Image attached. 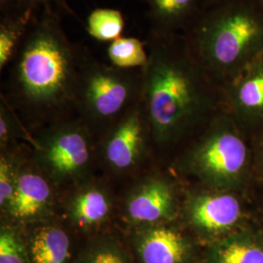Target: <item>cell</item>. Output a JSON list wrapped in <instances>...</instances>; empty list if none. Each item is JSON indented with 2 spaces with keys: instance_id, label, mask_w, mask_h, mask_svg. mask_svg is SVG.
<instances>
[{
  "instance_id": "cell-1",
  "label": "cell",
  "mask_w": 263,
  "mask_h": 263,
  "mask_svg": "<svg viewBox=\"0 0 263 263\" xmlns=\"http://www.w3.org/2000/svg\"><path fill=\"white\" fill-rule=\"evenodd\" d=\"M148 63L142 68L141 98L151 133L159 143L178 140L223 109L216 83L188 46L183 34L149 32Z\"/></svg>"
},
{
  "instance_id": "cell-2",
  "label": "cell",
  "mask_w": 263,
  "mask_h": 263,
  "mask_svg": "<svg viewBox=\"0 0 263 263\" xmlns=\"http://www.w3.org/2000/svg\"><path fill=\"white\" fill-rule=\"evenodd\" d=\"M83 50V45L68 37L63 16L48 8L39 10L8 66L12 101L33 116L53 115L76 106Z\"/></svg>"
},
{
  "instance_id": "cell-3",
  "label": "cell",
  "mask_w": 263,
  "mask_h": 263,
  "mask_svg": "<svg viewBox=\"0 0 263 263\" xmlns=\"http://www.w3.org/2000/svg\"><path fill=\"white\" fill-rule=\"evenodd\" d=\"M183 36L222 88L263 55V0H210Z\"/></svg>"
},
{
  "instance_id": "cell-4",
  "label": "cell",
  "mask_w": 263,
  "mask_h": 263,
  "mask_svg": "<svg viewBox=\"0 0 263 263\" xmlns=\"http://www.w3.org/2000/svg\"><path fill=\"white\" fill-rule=\"evenodd\" d=\"M142 80V69H121L104 64L84 47L76 106L89 122L114 123L141 99Z\"/></svg>"
},
{
  "instance_id": "cell-5",
  "label": "cell",
  "mask_w": 263,
  "mask_h": 263,
  "mask_svg": "<svg viewBox=\"0 0 263 263\" xmlns=\"http://www.w3.org/2000/svg\"><path fill=\"white\" fill-rule=\"evenodd\" d=\"M249 162L240 126L224 109L208 123L205 135L187 157L192 174L209 186L224 191L243 181Z\"/></svg>"
},
{
  "instance_id": "cell-6",
  "label": "cell",
  "mask_w": 263,
  "mask_h": 263,
  "mask_svg": "<svg viewBox=\"0 0 263 263\" xmlns=\"http://www.w3.org/2000/svg\"><path fill=\"white\" fill-rule=\"evenodd\" d=\"M39 146L38 161L57 181L78 177L88 167L91 149L81 121H63L52 128Z\"/></svg>"
},
{
  "instance_id": "cell-7",
  "label": "cell",
  "mask_w": 263,
  "mask_h": 263,
  "mask_svg": "<svg viewBox=\"0 0 263 263\" xmlns=\"http://www.w3.org/2000/svg\"><path fill=\"white\" fill-rule=\"evenodd\" d=\"M184 216L198 235L217 240L235 231L243 218V208L240 200L228 191H206L187 198Z\"/></svg>"
},
{
  "instance_id": "cell-8",
  "label": "cell",
  "mask_w": 263,
  "mask_h": 263,
  "mask_svg": "<svg viewBox=\"0 0 263 263\" xmlns=\"http://www.w3.org/2000/svg\"><path fill=\"white\" fill-rule=\"evenodd\" d=\"M113 124L104 144V159L112 169H131L141 159L151 132L142 98Z\"/></svg>"
},
{
  "instance_id": "cell-9",
  "label": "cell",
  "mask_w": 263,
  "mask_h": 263,
  "mask_svg": "<svg viewBox=\"0 0 263 263\" xmlns=\"http://www.w3.org/2000/svg\"><path fill=\"white\" fill-rule=\"evenodd\" d=\"M124 212L127 220L139 227L168 223L178 213L175 188L160 177L144 179L128 194Z\"/></svg>"
},
{
  "instance_id": "cell-10",
  "label": "cell",
  "mask_w": 263,
  "mask_h": 263,
  "mask_svg": "<svg viewBox=\"0 0 263 263\" xmlns=\"http://www.w3.org/2000/svg\"><path fill=\"white\" fill-rule=\"evenodd\" d=\"M223 109L239 126L263 127V55L222 87Z\"/></svg>"
},
{
  "instance_id": "cell-11",
  "label": "cell",
  "mask_w": 263,
  "mask_h": 263,
  "mask_svg": "<svg viewBox=\"0 0 263 263\" xmlns=\"http://www.w3.org/2000/svg\"><path fill=\"white\" fill-rule=\"evenodd\" d=\"M133 245L141 263H187L192 254L187 238L167 223L141 226Z\"/></svg>"
},
{
  "instance_id": "cell-12",
  "label": "cell",
  "mask_w": 263,
  "mask_h": 263,
  "mask_svg": "<svg viewBox=\"0 0 263 263\" xmlns=\"http://www.w3.org/2000/svg\"><path fill=\"white\" fill-rule=\"evenodd\" d=\"M53 205V190L47 179L31 170L19 171L13 198L4 211L20 223H29L42 218Z\"/></svg>"
},
{
  "instance_id": "cell-13",
  "label": "cell",
  "mask_w": 263,
  "mask_h": 263,
  "mask_svg": "<svg viewBox=\"0 0 263 263\" xmlns=\"http://www.w3.org/2000/svg\"><path fill=\"white\" fill-rule=\"evenodd\" d=\"M147 7L151 30L158 34H184L210 0H140Z\"/></svg>"
},
{
  "instance_id": "cell-14",
  "label": "cell",
  "mask_w": 263,
  "mask_h": 263,
  "mask_svg": "<svg viewBox=\"0 0 263 263\" xmlns=\"http://www.w3.org/2000/svg\"><path fill=\"white\" fill-rule=\"evenodd\" d=\"M25 238L29 263H70L71 240L63 227L42 223Z\"/></svg>"
},
{
  "instance_id": "cell-15",
  "label": "cell",
  "mask_w": 263,
  "mask_h": 263,
  "mask_svg": "<svg viewBox=\"0 0 263 263\" xmlns=\"http://www.w3.org/2000/svg\"><path fill=\"white\" fill-rule=\"evenodd\" d=\"M111 212V201L104 188L88 185L70 197L66 214L69 221L81 230H91L106 221Z\"/></svg>"
},
{
  "instance_id": "cell-16",
  "label": "cell",
  "mask_w": 263,
  "mask_h": 263,
  "mask_svg": "<svg viewBox=\"0 0 263 263\" xmlns=\"http://www.w3.org/2000/svg\"><path fill=\"white\" fill-rule=\"evenodd\" d=\"M205 263H263V239L249 231H234L214 241Z\"/></svg>"
},
{
  "instance_id": "cell-17",
  "label": "cell",
  "mask_w": 263,
  "mask_h": 263,
  "mask_svg": "<svg viewBox=\"0 0 263 263\" xmlns=\"http://www.w3.org/2000/svg\"><path fill=\"white\" fill-rule=\"evenodd\" d=\"M37 13V12H36ZM34 12L0 17V71L11 65L28 33Z\"/></svg>"
},
{
  "instance_id": "cell-18",
  "label": "cell",
  "mask_w": 263,
  "mask_h": 263,
  "mask_svg": "<svg viewBox=\"0 0 263 263\" xmlns=\"http://www.w3.org/2000/svg\"><path fill=\"white\" fill-rule=\"evenodd\" d=\"M106 54L110 65L121 69H142L149 59L146 42L136 37L121 36L114 40Z\"/></svg>"
},
{
  "instance_id": "cell-19",
  "label": "cell",
  "mask_w": 263,
  "mask_h": 263,
  "mask_svg": "<svg viewBox=\"0 0 263 263\" xmlns=\"http://www.w3.org/2000/svg\"><path fill=\"white\" fill-rule=\"evenodd\" d=\"M125 20L121 11L112 8H97L87 17L85 28L95 40L112 42L121 37Z\"/></svg>"
},
{
  "instance_id": "cell-20",
  "label": "cell",
  "mask_w": 263,
  "mask_h": 263,
  "mask_svg": "<svg viewBox=\"0 0 263 263\" xmlns=\"http://www.w3.org/2000/svg\"><path fill=\"white\" fill-rule=\"evenodd\" d=\"M74 263H133V260L117 240L104 236L87 245Z\"/></svg>"
},
{
  "instance_id": "cell-21",
  "label": "cell",
  "mask_w": 263,
  "mask_h": 263,
  "mask_svg": "<svg viewBox=\"0 0 263 263\" xmlns=\"http://www.w3.org/2000/svg\"><path fill=\"white\" fill-rule=\"evenodd\" d=\"M0 263H29L26 238L15 226H1Z\"/></svg>"
},
{
  "instance_id": "cell-22",
  "label": "cell",
  "mask_w": 263,
  "mask_h": 263,
  "mask_svg": "<svg viewBox=\"0 0 263 263\" xmlns=\"http://www.w3.org/2000/svg\"><path fill=\"white\" fill-rule=\"evenodd\" d=\"M20 170L12 158L2 155L0 159V207L4 212L8 207L15 189Z\"/></svg>"
},
{
  "instance_id": "cell-23",
  "label": "cell",
  "mask_w": 263,
  "mask_h": 263,
  "mask_svg": "<svg viewBox=\"0 0 263 263\" xmlns=\"http://www.w3.org/2000/svg\"><path fill=\"white\" fill-rule=\"evenodd\" d=\"M48 8L53 10L61 16L76 17V12L70 7L68 0H19V11L34 12ZM77 18V17H76Z\"/></svg>"
},
{
  "instance_id": "cell-24",
  "label": "cell",
  "mask_w": 263,
  "mask_h": 263,
  "mask_svg": "<svg viewBox=\"0 0 263 263\" xmlns=\"http://www.w3.org/2000/svg\"><path fill=\"white\" fill-rule=\"evenodd\" d=\"M20 13L19 0H0V17Z\"/></svg>"
}]
</instances>
